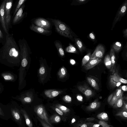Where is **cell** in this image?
<instances>
[{
  "label": "cell",
  "mask_w": 127,
  "mask_h": 127,
  "mask_svg": "<svg viewBox=\"0 0 127 127\" xmlns=\"http://www.w3.org/2000/svg\"><path fill=\"white\" fill-rule=\"evenodd\" d=\"M21 63L19 47L13 35L6 34L5 42L0 48V63L12 67L19 66Z\"/></svg>",
  "instance_id": "1"
},
{
  "label": "cell",
  "mask_w": 127,
  "mask_h": 127,
  "mask_svg": "<svg viewBox=\"0 0 127 127\" xmlns=\"http://www.w3.org/2000/svg\"><path fill=\"white\" fill-rule=\"evenodd\" d=\"M20 51L21 63L19 72L18 89L20 90L24 87L25 83V69L28 63L31 49L27 41L24 38L19 39L18 41Z\"/></svg>",
  "instance_id": "2"
},
{
  "label": "cell",
  "mask_w": 127,
  "mask_h": 127,
  "mask_svg": "<svg viewBox=\"0 0 127 127\" xmlns=\"http://www.w3.org/2000/svg\"><path fill=\"white\" fill-rule=\"evenodd\" d=\"M56 32L60 35L74 41V35L70 27L64 22L56 19H50Z\"/></svg>",
  "instance_id": "3"
},
{
  "label": "cell",
  "mask_w": 127,
  "mask_h": 127,
  "mask_svg": "<svg viewBox=\"0 0 127 127\" xmlns=\"http://www.w3.org/2000/svg\"><path fill=\"white\" fill-rule=\"evenodd\" d=\"M12 3L13 0H7L5 7V22L6 28L8 31L11 20L10 12L12 6Z\"/></svg>",
  "instance_id": "4"
},
{
  "label": "cell",
  "mask_w": 127,
  "mask_h": 127,
  "mask_svg": "<svg viewBox=\"0 0 127 127\" xmlns=\"http://www.w3.org/2000/svg\"><path fill=\"white\" fill-rule=\"evenodd\" d=\"M34 24L38 27L47 30H50L52 25L50 22L42 17H38L33 20Z\"/></svg>",
  "instance_id": "5"
},
{
  "label": "cell",
  "mask_w": 127,
  "mask_h": 127,
  "mask_svg": "<svg viewBox=\"0 0 127 127\" xmlns=\"http://www.w3.org/2000/svg\"><path fill=\"white\" fill-rule=\"evenodd\" d=\"M34 111L41 119L49 125L52 126L49 122L47 113L44 107L42 105H38L34 109Z\"/></svg>",
  "instance_id": "6"
},
{
  "label": "cell",
  "mask_w": 127,
  "mask_h": 127,
  "mask_svg": "<svg viewBox=\"0 0 127 127\" xmlns=\"http://www.w3.org/2000/svg\"><path fill=\"white\" fill-rule=\"evenodd\" d=\"M127 1L125 2L121 6L118 11L114 19L112 25V28H114L115 24L118 21H119L125 14L127 9Z\"/></svg>",
  "instance_id": "7"
},
{
  "label": "cell",
  "mask_w": 127,
  "mask_h": 127,
  "mask_svg": "<svg viewBox=\"0 0 127 127\" xmlns=\"http://www.w3.org/2000/svg\"><path fill=\"white\" fill-rule=\"evenodd\" d=\"M6 1L7 0H3L0 7V21L3 30L7 34L9 33L6 28L5 19V10Z\"/></svg>",
  "instance_id": "8"
},
{
  "label": "cell",
  "mask_w": 127,
  "mask_h": 127,
  "mask_svg": "<svg viewBox=\"0 0 127 127\" xmlns=\"http://www.w3.org/2000/svg\"><path fill=\"white\" fill-rule=\"evenodd\" d=\"M105 51V48L102 45H98L91 55L90 60L98 58H101L104 55Z\"/></svg>",
  "instance_id": "9"
},
{
  "label": "cell",
  "mask_w": 127,
  "mask_h": 127,
  "mask_svg": "<svg viewBox=\"0 0 127 127\" xmlns=\"http://www.w3.org/2000/svg\"><path fill=\"white\" fill-rule=\"evenodd\" d=\"M30 29L32 31L35 32L42 35L49 36L52 32L51 30H46L32 24L30 26Z\"/></svg>",
  "instance_id": "10"
},
{
  "label": "cell",
  "mask_w": 127,
  "mask_h": 127,
  "mask_svg": "<svg viewBox=\"0 0 127 127\" xmlns=\"http://www.w3.org/2000/svg\"><path fill=\"white\" fill-rule=\"evenodd\" d=\"M77 87L79 91L87 98L92 97L94 95L93 90L86 85L78 86Z\"/></svg>",
  "instance_id": "11"
},
{
  "label": "cell",
  "mask_w": 127,
  "mask_h": 127,
  "mask_svg": "<svg viewBox=\"0 0 127 127\" xmlns=\"http://www.w3.org/2000/svg\"><path fill=\"white\" fill-rule=\"evenodd\" d=\"M25 7V4L24 3L16 13L13 19L12 23L13 24L18 23L24 18L26 14L25 12L23 13Z\"/></svg>",
  "instance_id": "12"
},
{
  "label": "cell",
  "mask_w": 127,
  "mask_h": 127,
  "mask_svg": "<svg viewBox=\"0 0 127 127\" xmlns=\"http://www.w3.org/2000/svg\"><path fill=\"white\" fill-rule=\"evenodd\" d=\"M1 76L4 80L7 81L14 82L17 80V75L12 73L9 72H4L2 73Z\"/></svg>",
  "instance_id": "13"
},
{
  "label": "cell",
  "mask_w": 127,
  "mask_h": 127,
  "mask_svg": "<svg viewBox=\"0 0 127 127\" xmlns=\"http://www.w3.org/2000/svg\"><path fill=\"white\" fill-rule=\"evenodd\" d=\"M11 110L12 115L15 120L21 125L22 116L19 110L16 107L11 108Z\"/></svg>",
  "instance_id": "14"
},
{
  "label": "cell",
  "mask_w": 127,
  "mask_h": 127,
  "mask_svg": "<svg viewBox=\"0 0 127 127\" xmlns=\"http://www.w3.org/2000/svg\"><path fill=\"white\" fill-rule=\"evenodd\" d=\"M101 61V59L99 58L89 60L84 66V67L86 70H88L92 69L99 63Z\"/></svg>",
  "instance_id": "15"
},
{
  "label": "cell",
  "mask_w": 127,
  "mask_h": 127,
  "mask_svg": "<svg viewBox=\"0 0 127 127\" xmlns=\"http://www.w3.org/2000/svg\"><path fill=\"white\" fill-rule=\"evenodd\" d=\"M115 52L114 50L112 48L110 51V56L111 64V67L110 71L112 73L114 72L115 70L116 58Z\"/></svg>",
  "instance_id": "16"
},
{
  "label": "cell",
  "mask_w": 127,
  "mask_h": 127,
  "mask_svg": "<svg viewBox=\"0 0 127 127\" xmlns=\"http://www.w3.org/2000/svg\"><path fill=\"white\" fill-rule=\"evenodd\" d=\"M54 43L60 55L62 56H64L63 45L61 42L59 40H56L54 42Z\"/></svg>",
  "instance_id": "17"
},
{
  "label": "cell",
  "mask_w": 127,
  "mask_h": 127,
  "mask_svg": "<svg viewBox=\"0 0 127 127\" xmlns=\"http://www.w3.org/2000/svg\"><path fill=\"white\" fill-rule=\"evenodd\" d=\"M87 80L89 83L95 90H99L97 83L94 78L89 76L87 77Z\"/></svg>",
  "instance_id": "18"
},
{
  "label": "cell",
  "mask_w": 127,
  "mask_h": 127,
  "mask_svg": "<svg viewBox=\"0 0 127 127\" xmlns=\"http://www.w3.org/2000/svg\"><path fill=\"white\" fill-rule=\"evenodd\" d=\"M111 75L114 79L118 82L124 84H127V80L120 77L116 70L115 69V71L112 73Z\"/></svg>",
  "instance_id": "19"
},
{
  "label": "cell",
  "mask_w": 127,
  "mask_h": 127,
  "mask_svg": "<svg viewBox=\"0 0 127 127\" xmlns=\"http://www.w3.org/2000/svg\"><path fill=\"white\" fill-rule=\"evenodd\" d=\"M100 104V102L98 101L97 99H96L91 103L87 107L86 109L89 110H92L96 109L99 107Z\"/></svg>",
  "instance_id": "20"
},
{
  "label": "cell",
  "mask_w": 127,
  "mask_h": 127,
  "mask_svg": "<svg viewBox=\"0 0 127 127\" xmlns=\"http://www.w3.org/2000/svg\"><path fill=\"white\" fill-rule=\"evenodd\" d=\"M20 112L25 118L27 125L29 127H32V122L26 111L24 109H21Z\"/></svg>",
  "instance_id": "21"
},
{
  "label": "cell",
  "mask_w": 127,
  "mask_h": 127,
  "mask_svg": "<svg viewBox=\"0 0 127 127\" xmlns=\"http://www.w3.org/2000/svg\"><path fill=\"white\" fill-rule=\"evenodd\" d=\"M44 93L47 97L52 98L57 96L60 93V92L55 90H49L46 91Z\"/></svg>",
  "instance_id": "22"
},
{
  "label": "cell",
  "mask_w": 127,
  "mask_h": 127,
  "mask_svg": "<svg viewBox=\"0 0 127 127\" xmlns=\"http://www.w3.org/2000/svg\"><path fill=\"white\" fill-rule=\"evenodd\" d=\"M74 41L75 45L81 52H82L85 50V47L79 39L75 38H74Z\"/></svg>",
  "instance_id": "23"
},
{
  "label": "cell",
  "mask_w": 127,
  "mask_h": 127,
  "mask_svg": "<svg viewBox=\"0 0 127 127\" xmlns=\"http://www.w3.org/2000/svg\"><path fill=\"white\" fill-rule=\"evenodd\" d=\"M109 84L112 88H114L116 87L120 86L121 83L116 81L111 75H110L109 78Z\"/></svg>",
  "instance_id": "24"
},
{
  "label": "cell",
  "mask_w": 127,
  "mask_h": 127,
  "mask_svg": "<svg viewBox=\"0 0 127 127\" xmlns=\"http://www.w3.org/2000/svg\"><path fill=\"white\" fill-rule=\"evenodd\" d=\"M49 122L51 123H57L61 121V118L60 116L57 114H55L51 116L49 118Z\"/></svg>",
  "instance_id": "25"
},
{
  "label": "cell",
  "mask_w": 127,
  "mask_h": 127,
  "mask_svg": "<svg viewBox=\"0 0 127 127\" xmlns=\"http://www.w3.org/2000/svg\"><path fill=\"white\" fill-rule=\"evenodd\" d=\"M104 64L107 69L110 70L111 67V64L109 55H107L105 57L104 59Z\"/></svg>",
  "instance_id": "26"
},
{
  "label": "cell",
  "mask_w": 127,
  "mask_h": 127,
  "mask_svg": "<svg viewBox=\"0 0 127 127\" xmlns=\"http://www.w3.org/2000/svg\"><path fill=\"white\" fill-rule=\"evenodd\" d=\"M123 95H122L117 99L113 105V107L114 108H117L121 107L123 104Z\"/></svg>",
  "instance_id": "27"
},
{
  "label": "cell",
  "mask_w": 127,
  "mask_h": 127,
  "mask_svg": "<svg viewBox=\"0 0 127 127\" xmlns=\"http://www.w3.org/2000/svg\"><path fill=\"white\" fill-rule=\"evenodd\" d=\"M65 51L68 53H76L77 50L75 47L71 43H69V45L65 48Z\"/></svg>",
  "instance_id": "28"
},
{
  "label": "cell",
  "mask_w": 127,
  "mask_h": 127,
  "mask_svg": "<svg viewBox=\"0 0 127 127\" xmlns=\"http://www.w3.org/2000/svg\"><path fill=\"white\" fill-rule=\"evenodd\" d=\"M122 47L121 43L119 42H115L112 46V48L115 52H118L121 50Z\"/></svg>",
  "instance_id": "29"
},
{
  "label": "cell",
  "mask_w": 127,
  "mask_h": 127,
  "mask_svg": "<svg viewBox=\"0 0 127 127\" xmlns=\"http://www.w3.org/2000/svg\"><path fill=\"white\" fill-rule=\"evenodd\" d=\"M91 55V53L89 52L83 58L82 61L81 65L82 66H84L89 61Z\"/></svg>",
  "instance_id": "30"
},
{
  "label": "cell",
  "mask_w": 127,
  "mask_h": 127,
  "mask_svg": "<svg viewBox=\"0 0 127 127\" xmlns=\"http://www.w3.org/2000/svg\"><path fill=\"white\" fill-rule=\"evenodd\" d=\"M97 117L99 119L102 120L107 121L109 119L107 114L104 112L98 114L97 115Z\"/></svg>",
  "instance_id": "31"
},
{
  "label": "cell",
  "mask_w": 127,
  "mask_h": 127,
  "mask_svg": "<svg viewBox=\"0 0 127 127\" xmlns=\"http://www.w3.org/2000/svg\"><path fill=\"white\" fill-rule=\"evenodd\" d=\"M26 0H20L19 1L17 6L14 12L13 15H15L22 5L26 1Z\"/></svg>",
  "instance_id": "32"
},
{
  "label": "cell",
  "mask_w": 127,
  "mask_h": 127,
  "mask_svg": "<svg viewBox=\"0 0 127 127\" xmlns=\"http://www.w3.org/2000/svg\"><path fill=\"white\" fill-rule=\"evenodd\" d=\"M57 108L60 109L63 112L66 113H68L70 111L69 109L65 106L60 104H58L57 105Z\"/></svg>",
  "instance_id": "33"
},
{
  "label": "cell",
  "mask_w": 127,
  "mask_h": 127,
  "mask_svg": "<svg viewBox=\"0 0 127 127\" xmlns=\"http://www.w3.org/2000/svg\"><path fill=\"white\" fill-rule=\"evenodd\" d=\"M116 115L119 116L124 118H127V111L124 110L120 111L117 113Z\"/></svg>",
  "instance_id": "34"
},
{
  "label": "cell",
  "mask_w": 127,
  "mask_h": 127,
  "mask_svg": "<svg viewBox=\"0 0 127 127\" xmlns=\"http://www.w3.org/2000/svg\"><path fill=\"white\" fill-rule=\"evenodd\" d=\"M123 92L122 91L121 87L118 89L114 93L115 95L118 98H119L123 94Z\"/></svg>",
  "instance_id": "35"
},
{
  "label": "cell",
  "mask_w": 127,
  "mask_h": 127,
  "mask_svg": "<svg viewBox=\"0 0 127 127\" xmlns=\"http://www.w3.org/2000/svg\"><path fill=\"white\" fill-rule=\"evenodd\" d=\"M119 98L117 97L114 93L113 97L110 102L109 103L110 105L111 106H113L116 100Z\"/></svg>",
  "instance_id": "36"
},
{
  "label": "cell",
  "mask_w": 127,
  "mask_h": 127,
  "mask_svg": "<svg viewBox=\"0 0 127 127\" xmlns=\"http://www.w3.org/2000/svg\"><path fill=\"white\" fill-rule=\"evenodd\" d=\"M66 74V71L64 68H62L59 72V75L60 77L64 76Z\"/></svg>",
  "instance_id": "37"
},
{
  "label": "cell",
  "mask_w": 127,
  "mask_h": 127,
  "mask_svg": "<svg viewBox=\"0 0 127 127\" xmlns=\"http://www.w3.org/2000/svg\"><path fill=\"white\" fill-rule=\"evenodd\" d=\"M39 120L43 127H52L41 119H39Z\"/></svg>",
  "instance_id": "38"
},
{
  "label": "cell",
  "mask_w": 127,
  "mask_h": 127,
  "mask_svg": "<svg viewBox=\"0 0 127 127\" xmlns=\"http://www.w3.org/2000/svg\"><path fill=\"white\" fill-rule=\"evenodd\" d=\"M65 101L67 102H70L71 101L72 99L71 97L68 95L65 96L64 98Z\"/></svg>",
  "instance_id": "39"
},
{
  "label": "cell",
  "mask_w": 127,
  "mask_h": 127,
  "mask_svg": "<svg viewBox=\"0 0 127 127\" xmlns=\"http://www.w3.org/2000/svg\"><path fill=\"white\" fill-rule=\"evenodd\" d=\"M56 112L61 115H63V112L60 109L58 108H54Z\"/></svg>",
  "instance_id": "40"
},
{
  "label": "cell",
  "mask_w": 127,
  "mask_h": 127,
  "mask_svg": "<svg viewBox=\"0 0 127 127\" xmlns=\"http://www.w3.org/2000/svg\"><path fill=\"white\" fill-rule=\"evenodd\" d=\"M45 69L42 66L40 68L39 72L40 74L42 75L44 74L45 73Z\"/></svg>",
  "instance_id": "41"
},
{
  "label": "cell",
  "mask_w": 127,
  "mask_h": 127,
  "mask_svg": "<svg viewBox=\"0 0 127 127\" xmlns=\"http://www.w3.org/2000/svg\"><path fill=\"white\" fill-rule=\"evenodd\" d=\"M113 95L114 93H113L111 94L108 96L107 100V102L108 103H109L110 102L113 97Z\"/></svg>",
  "instance_id": "42"
},
{
  "label": "cell",
  "mask_w": 127,
  "mask_h": 127,
  "mask_svg": "<svg viewBox=\"0 0 127 127\" xmlns=\"http://www.w3.org/2000/svg\"><path fill=\"white\" fill-rule=\"evenodd\" d=\"M89 37L92 40H94L95 39V37L94 33L91 32L89 34Z\"/></svg>",
  "instance_id": "43"
},
{
  "label": "cell",
  "mask_w": 127,
  "mask_h": 127,
  "mask_svg": "<svg viewBox=\"0 0 127 127\" xmlns=\"http://www.w3.org/2000/svg\"><path fill=\"white\" fill-rule=\"evenodd\" d=\"M4 89V87L0 83V94L2 93Z\"/></svg>",
  "instance_id": "44"
},
{
  "label": "cell",
  "mask_w": 127,
  "mask_h": 127,
  "mask_svg": "<svg viewBox=\"0 0 127 127\" xmlns=\"http://www.w3.org/2000/svg\"><path fill=\"white\" fill-rule=\"evenodd\" d=\"M77 98L79 101H81L82 100L83 98L82 96L81 95H78L77 96Z\"/></svg>",
  "instance_id": "45"
},
{
  "label": "cell",
  "mask_w": 127,
  "mask_h": 127,
  "mask_svg": "<svg viewBox=\"0 0 127 127\" xmlns=\"http://www.w3.org/2000/svg\"><path fill=\"white\" fill-rule=\"evenodd\" d=\"M123 32L124 34V35L126 38L127 37V29H126Z\"/></svg>",
  "instance_id": "46"
},
{
  "label": "cell",
  "mask_w": 127,
  "mask_h": 127,
  "mask_svg": "<svg viewBox=\"0 0 127 127\" xmlns=\"http://www.w3.org/2000/svg\"><path fill=\"white\" fill-rule=\"evenodd\" d=\"M122 90L124 91H127V86H124L121 87Z\"/></svg>",
  "instance_id": "47"
},
{
  "label": "cell",
  "mask_w": 127,
  "mask_h": 127,
  "mask_svg": "<svg viewBox=\"0 0 127 127\" xmlns=\"http://www.w3.org/2000/svg\"><path fill=\"white\" fill-rule=\"evenodd\" d=\"M0 115L4 116V113L3 112V111L2 110L1 108L0 107Z\"/></svg>",
  "instance_id": "48"
},
{
  "label": "cell",
  "mask_w": 127,
  "mask_h": 127,
  "mask_svg": "<svg viewBox=\"0 0 127 127\" xmlns=\"http://www.w3.org/2000/svg\"><path fill=\"white\" fill-rule=\"evenodd\" d=\"M70 62L71 64L73 65L75 64V61L73 59H71L70 60Z\"/></svg>",
  "instance_id": "49"
},
{
  "label": "cell",
  "mask_w": 127,
  "mask_h": 127,
  "mask_svg": "<svg viewBox=\"0 0 127 127\" xmlns=\"http://www.w3.org/2000/svg\"><path fill=\"white\" fill-rule=\"evenodd\" d=\"M3 38V34L0 30V38Z\"/></svg>",
  "instance_id": "50"
},
{
  "label": "cell",
  "mask_w": 127,
  "mask_h": 127,
  "mask_svg": "<svg viewBox=\"0 0 127 127\" xmlns=\"http://www.w3.org/2000/svg\"><path fill=\"white\" fill-rule=\"evenodd\" d=\"M100 125L98 124H95L93 125V127H99Z\"/></svg>",
  "instance_id": "51"
},
{
  "label": "cell",
  "mask_w": 127,
  "mask_h": 127,
  "mask_svg": "<svg viewBox=\"0 0 127 127\" xmlns=\"http://www.w3.org/2000/svg\"><path fill=\"white\" fill-rule=\"evenodd\" d=\"M80 127H87V126L85 124H83Z\"/></svg>",
  "instance_id": "52"
},
{
  "label": "cell",
  "mask_w": 127,
  "mask_h": 127,
  "mask_svg": "<svg viewBox=\"0 0 127 127\" xmlns=\"http://www.w3.org/2000/svg\"><path fill=\"white\" fill-rule=\"evenodd\" d=\"M86 1V0H78V2H85Z\"/></svg>",
  "instance_id": "53"
},
{
  "label": "cell",
  "mask_w": 127,
  "mask_h": 127,
  "mask_svg": "<svg viewBox=\"0 0 127 127\" xmlns=\"http://www.w3.org/2000/svg\"><path fill=\"white\" fill-rule=\"evenodd\" d=\"M75 121V119L74 118H73L72 119V120L71 122L72 123H73Z\"/></svg>",
  "instance_id": "54"
}]
</instances>
